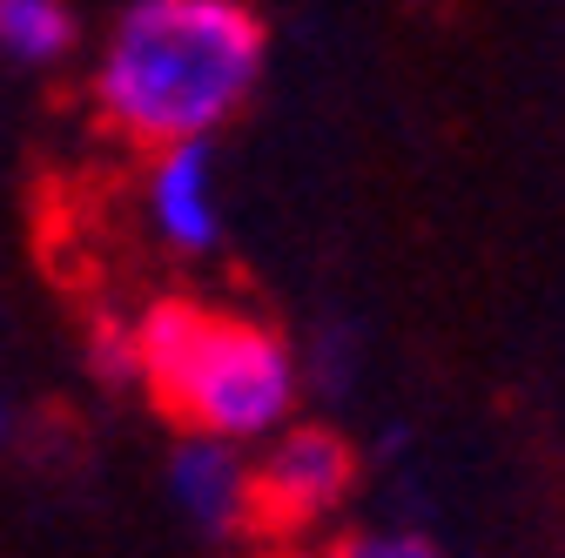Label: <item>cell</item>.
<instances>
[{"mask_svg":"<svg viewBox=\"0 0 565 558\" xmlns=\"http://www.w3.org/2000/svg\"><path fill=\"white\" fill-rule=\"evenodd\" d=\"M263 61L269 28L249 0H121L88 61V101L141 155L216 142L263 88Z\"/></svg>","mask_w":565,"mask_h":558,"instance_id":"obj_1","label":"cell"},{"mask_svg":"<svg viewBox=\"0 0 565 558\" xmlns=\"http://www.w3.org/2000/svg\"><path fill=\"white\" fill-rule=\"evenodd\" d=\"M135 390L175 431L263 444L303 410V364L276 323L216 297H156L128 316Z\"/></svg>","mask_w":565,"mask_h":558,"instance_id":"obj_2","label":"cell"},{"mask_svg":"<svg viewBox=\"0 0 565 558\" xmlns=\"http://www.w3.org/2000/svg\"><path fill=\"white\" fill-rule=\"evenodd\" d=\"M249 464H256V532H269L276 545H297L303 532L330 525L358 492V444L337 425H310V417H290L276 438H263Z\"/></svg>","mask_w":565,"mask_h":558,"instance_id":"obj_3","label":"cell"},{"mask_svg":"<svg viewBox=\"0 0 565 558\" xmlns=\"http://www.w3.org/2000/svg\"><path fill=\"white\" fill-rule=\"evenodd\" d=\"M141 223L169 256H209L223 243V169L216 142L141 155Z\"/></svg>","mask_w":565,"mask_h":558,"instance_id":"obj_4","label":"cell"},{"mask_svg":"<svg viewBox=\"0 0 565 558\" xmlns=\"http://www.w3.org/2000/svg\"><path fill=\"white\" fill-rule=\"evenodd\" d=\"M169 505L202 538H256V464L249 444L175 438L169 451Z\"/></svg>","mask_w":565,"mask_h":558,"instance_id":"obj_5","label":"cell"},{"mask_svg":"<svg viewBox=\"0 0 565 558\" xmlns=\"http://www.w3.org/2000/svg\"><path fill=\"white\" fill-rule=\"evenodd\" d=\"M75 47H82L75 0H0V61L61 67Z\"/></svg>","mask_w":565,"mask_h":558,"instance_id":"obj_6","label":"cell"},{"mask_svg":"<svg viewBox=\"0 0 565 558\" xmlns=\"http://www.w3.org/2000/svg\"><path fill=\"white\" fill-rule=\"evenodd\" d=\"M323 558H445V551L404 525H364V532H343Z\"/></svg>","mask_w":565,"mask_h":558,"instance_id":"obj_7","label":"cell"},{"mask_svg":"<svg viewBox=\"0 0 565 558\" xmlns=\"http://www.w3.org/2000/svg\"><path fill=\"white\" fill-rule=\"evenodd\" d=\"M88 364L108 384H135V330H128V316H102L88 330Z\"/></svg>","mask_w":565,"mask_h":558,"instance_id":"obj_8","label":"cell"},{"mask_svg":"<svg viewBox=\"0 0 565 558\" xmlns=\"http://www.w3.org/2000/svg\"><path fill=\"white\" fill-rule=\"evenodd\" d=\"M249 558H323V551H303V545H276V538H269V545H263V551H249Z\"/></svg>","mask_w":565,"mask_h":558,"instance_id":"obj_9","label":"cell"},{"mask_svg":"<svg viewBox=\"0 0 565 558\" xmlns=\"http://www.w3.org/2000/svg\"><path fill=\"white\" fill-rule=\"evenodd\" d=\"M0 438H8V397H0Z\"/></svg>","mask_w":565,"mask_h":558,"instance_id":"obj_10","label":"cell"}]
</instances>
